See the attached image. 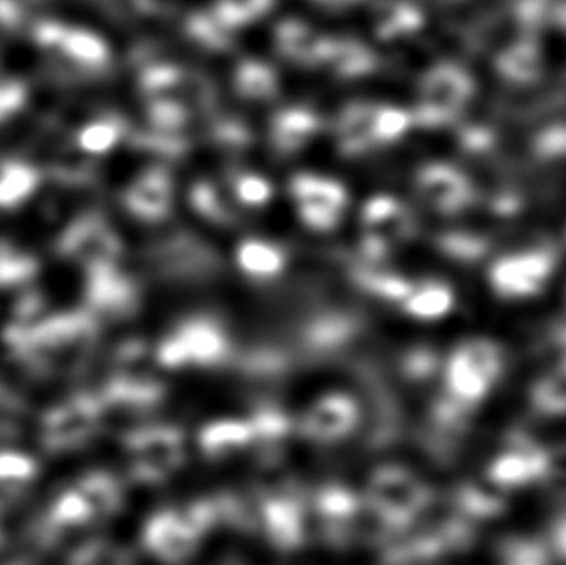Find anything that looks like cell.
<instances>
[{"mask_svg": "<svg viewBox=\"0 0 566 565\" xmlns=\"http://www.w3.org/2000/svg\"><path fill=\"white\" fill-rule=\"evenodd\" d=\"M235 196L248 206H262L271 199L272 186L259 175H242L234 182Z\"/></svg>", "mask_w": 566, "mask_h": 565, "instance_id": "cell-22", "label": "cell"}, {"mask_svg": "<svg viewBox=\"0 0 566 565\" xmlns=\"http://www.w3.org/2000/svg\"><path fill=\"white\" fill-rule=\"evenodd\" d=\"M548 536H551L552 551L566 563V511L565 513L558 514V516L552 521Z\"/></svg>", "mask_w": 566, "mask_h": 565, "instance_id": "cell-25", "label": "cell"}, {"mask_svg": "<svg viewBox=\"0 0 566 565\" xmlns=\"http://www.w3.org/2000/svg\"><path fill=\"white\" fill-rule=\"evenodd\" d=\"M365 506L388 527L408 526L431 503V490L415 471L399 464L379 468L369 478Z\"/></svg>", "mask_w": 566, "mask_h": 565, "instance_id": "cell-1", "label": "cell"}, {"mask_svg": "<svg viewBox=\"0 0 566 565\" xmlns=\"http://www.w3.org/2000/svg\"><path fill=\"white\" fill-rule=\"evenodd\" d=\"M544 483L552 493L566 498V443L548 451V467Z\"/></svg>", "mask_w": 566, "mask_h": 565, "instance_id": "cell-23", "label": "cell"}, {"mask_svg": "<svg viewBox=\"0 0 566 565\" xmlns=\"http://www.w3.org/2000/svg\"><path fill=\"white\" fill-rule=\"evenodd\" d=\"M411 125V116L395 106L376 109L371 115V138L376 142H392L401 138Z\"/></svg>", "mask_w": 566, "mask_h": 565, "instance_id": "cell-21", "label": "cell"}, {"mask_svg": "<svg viewBox=\"0 0 566 565\" xmlns=\"http://www.w3.org/2000/svg\"><path fill=\"white\" fill-rule=\"evenodd\" d=\"M552 271L554 264L547 252H522L499 261L492 271V282L504 297H528L544 287Z\"/></svg>", "mask_w": 566, "mask_h": 565, "instance_id": "cell-7", "label": "cell"}, {"mask_svg": "<svg viewBox=\"0 0 566 565\" xmlns=\"http://www.w3.org/2000/svg\"><path fill=\"white\" fill-rule=\"evenodd\" d=\"M499 565H551L547 547L528 536H507L497 546Z\"/></svg>", "mask_w": 566, "mask_h": 565, "instance_id": "cell-17", "label": "cell"}, {"mask_svg": "<svg viewBox=\"0 0 566 565\" xmlns=\"http://www.w3.org/2000/svg\"><path fill=\"white\" fill-rule=\"evenodd\" d=\"M548 450L527 431L514 430L505 437L504 451L489 464L488 478L495 488H522L544 481Z\"/></svg>", "mask_w": 566, "mask_h": 565, "instance_id": "cell-3", "label": "cell"}, {"mask_svg": "<svg viewBox=\"0 0 566 565\" xmlns=\"http://www.w3.org/2000/svg\"><path fill=\"white\" fill-rule=\"evenodd\" d=\"M315 506L326 540L335 541L339 546L348 541L346 537L353 536L356 520L365 510V500L356 498L348 488L328 486L319 491Z\"/></svg>", "mask_w": 566, "mask_h": 565, "instance_id": "cell-8", "label": "cell"}, {"mask_svg": "<svg viewBox=\"0 0 566 565\" xmlns=\"http://www.w3.org/2000/svg\"><path fill=\"white\" fill-rule=\"evenodd\" d=\"M455 510L471 521H485L504 513L505 500L484 484L462 483L452 494Z\"/></svg>", "mask_w": 566, "mask_h": 565, "instance_id": "cell-14", "label": "cell"}, {"mask_svg": "<svg viewBox=\"0 0 566 565\" xmlns=\"http://www.w3.org/2000/svg\"><path fill=\"white\" fill-rule=\"evenodd\" d=\"M251 447H254V435L249 420L228 418L212 421L199 433V448L202 454L216 463L234 460Z\"/></svg>", "mask_w": 566, "mask_h": 565, "instance_id": "cell-11", "label": "cell"}, {"mask_svg": "<svg viewBox=\"0 0 566 565\" xmlns=\"http://www.w3.org/2000/svg\"><path fill=\"white\" fill-rule=\"evenodd\" d=\"M504 370V355L494 342L472 338L459 345L446 365V394L478 407Z\"/></svg>", "mask_w": 566, "mask_h": 565, "instance_id": "cell-2", "label": "cell"}, {"mask_svg": "<svg viewBox=\"0 0 566 565\" xmlns=\"http://www.w3.org/2000/svg\"><path fill=\"white\" fill-rule=\"evenodd\" d=\"M275 126H277L279 142L285 146V149H290L302 145L313 135L316 119L312 113L293 109V112L283 113Z\"/></svg>", "mask_w": 566, "mask_h": 565, "instance_id": "cell-20", "label": "cell"}, {"mask_svg": "<svg viewBox=\"0 0 566 565\" xmlns=\"http://www.w3.org/2000/svg\"><path fill=\"white\" fill-rule=\"evenodd\" d=\"M436 370V357L432 352L419 350L408 355L405 362L406 377L421 381L431 377Z\"/></svg>", "mask_w": 566, "mask_h": 565, "instance_id": "cell-24", "label": "cell"}, {"mask_svg": "<svg viewBox=\"0 0 566 565\" xmlns=\"http://www.w3.org/2000/svg\"><path fill=\"white\" fill-rule=\"evenodd\" d=\"M202 533L196 526L188 510L185 513H166L155 523L151 531V546L166 561L188 559L198 550Z\"/></svg>", "mask_w": 566, "mask_h": 565, "instance_id": "cell-9", "label": "cell"}, {"mask_svg": "<svg viewBox=\"0 0 566 565\" xmlns=\"http://www.w3.org/2000/svg\"><path fill=\"white\" fill-rule=\"evenodd\" d=\"M235 261L245 275L261 281L275 278L285 268L282 249L264 239H248L242 242L235 252Z\"/></svg>", "mask_w": 566, "mask_h": 565, "instance_id": "cell-12", "label": "cell"}, {"mask_svg": "<svg viewBox=\"0 0 566 565\" xmlns=\"http://www.w3.org/2000/svg\"><path fill=\"white\" fill-rule=\"evenodd\" d=\"M459 175L446 166H431L421 175L422 195L432 205L442 209L458 208L461 196L464 195V186L459 181Z\"/></svg>", "mask_w": 566, "mask_h": 565, "instance_id": "cell-16", "label": "cell"}, {"mask_svg": "<svg viewBox=\"0 0 566 565\" xmlns=\"http://www.w3.org/2000/svg\"><path fill=\"white\" fill-rule=\"evenodd\" d=\"M228 354V338L219 325L205 318H191L179 325L178 332L166 341L161 350L168 367H211Z\"/></svg>", "mask_w": 566, "mask_h": 565, "instance_id": "cell-4", "label": "cell"}, {"mask_svg": "<svg viewBox=\"0 0 566 565\" xmlns=\"http://www.w3.org/2000/svg\"><path fill=\"white\" fill-rule=\"evenodd\" d=\"M268 503L262 506V524L268 531L269 540L281 550H293L300 546L303 541V523L302 511L300 504L296 503L295 496L289 491L283 490L281 493L269 494L265 498Z\"/></svg>", "mask_w": 566, "mask_h": 565, "instance_id": "cell-10", "label": "cell"}, {"mask_svg": "<svg viewBox=\"0 0 566 565\" xmlns=\"http://www.w3.org/2000/svg\"><path fill=\"white\" fill-rule=\"evenodd\" d=\"M454 305V294L441 282L418 285L405 299V311L419 321H438L449 314Z\"/></svg>", "mask_w": 566, "mask_h": 565, "instance_id": "cell-15", "label": "cell"}, {"mask_svg": "<svg viewBox=\"0 0 566 565\" xmlns=\"http://www.w3.org/2000/svg\"><path fill=\"white\" fill-rule=\"evenodd\" d=\"M249 425L254 435V444H259L262 454L269 458L279 453L292 431V421L285 411L275 405H262L254 411Z\"/></svg>", "mask_w": 566, "mask_h": 565, "instance_id": "cell-13", "label": "cell"}, {"mask_svg": "<svg viewBox=\"0 0 566 565\" xmlns=\"http://www.w3.org/2000/svg\"><path fill=\"white\" fill-rule=\"evenodd\" d=\"M361 420L358 401L348 394L333 391L316 398L298 421V431L315 444L339 443L355 431Z\"/></svg>", "mask_w": 566, "mask_h": 565, "instance_id": "cell-5", "label": "cell"}, {"mask_svg": "<svg viewBox=\"0 0 566 565\" xmlns=\"http://www.w3.org/2000/svg\"><path fill=\"white\" fill-rule=\"evenodd\" d=\"M216 565H245V564L241 563V561L229 559V561H222V563H219Z\"/></svg>", "mask_w": 566, "mask_h": 565, "instance_id": "cell-26", "label": "cell"}, {"mask_svg": "<svg viewBox=\"0 0 566 565\" xmlns=\"http://www.w3.org/2000/svg\"><path fill=\"white\" fill-rule=\"evenodd\" d=\"M531 405L542 417H566V377L538 378L531 388Z\"/></svg>", "mask_w": 566, "mask_h": 565, "instance_id": "cell-18", "label": "cell"}, {"mask_svg": "<svg viewBox=\"0 0 566 565\" xmlns=\"http://www.w3.org/2000/svg\"><path fill=\"white\" fill-rule=\"evenodd\" d=\"M292 195L298 206V216L313 231H329L339 221L348 196L335 179L315 175H300L292 181Z\"/></svg>", "mask_w": 566, "mask_h": 565, "instance_id": "cell-6", "label": "cell"}, {"mask_svg": "<svg viewBox=\"0 0 566 565\" xmlns=\"http://www.w3.org/2000/svg\"><path fill=\"white\" fill-rule=\"evenodd\" d=\"M468 90V79L465 76L455 72H448L444 69L431 73L428 83H426L428 102L439 100L441 103L446 102V105H458L461 100L465 98Z\"/></svg>", "mask_w": 566, "mask_h": 565, "instance_id": "cell-19", "label": "cell"}]
</instances>
